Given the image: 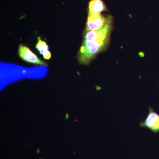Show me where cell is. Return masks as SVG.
Returning a JSON list of instances; mask_svg holds the SVG:
<instances>
[{"label":"cell","instance_id":"obj_1","mask_svg":"<svg viewBox=\"0 0 159 159\" xmlns=\"http://www.w3.org/2000/svg\"><path fill=\"white\" fill-rule=\"evenodd\" d=\"M110 40V39L84 41L77 55V59L80 64L88 65L99 53L107 48Z\"/></svg>","mask_w":159,"mask_h":159},{"label":"cell","instance_id":"obj_2","mask_svg":"<svg viewBox=\"0 0 159 159\" xmlns=\"http://www.w3.org/2000/svg\"><path fill=\"white\" fill-rule=\"evenodd\" d=\"M140 126L150 129L154 133H159V114L152 107H149L147 116L144 121L140 123Z\"/></svg>","mask_w":159,"mask_h":159},{"label":"cell","instance_id":"obj_3","mask_svg":"<svg viewBox=\"0 0 159 159\" xmlns=\"http://www.w3.org/2000/svg\"><path fill=\"white\" fill-rule=\"evenodd\" d=\"M20 57L24 61L38 65L48 66L47 63L39 58L28 47L20 44L18 50Z\"/></svg>","mask_w":159,"mask_h":159},{"label":"cell","instance_id":"obj_4","mask_svg":"<svg viewBox=\"0 0 159 159\" xmlns=\"http://www.w3.org/2000/svg\"><path fill=\"white\" fill-rule=\"evenodd\" d=\"M107 18L101 13H89L87 21L86 31H97L102 29L105 24Z\"/></svg>","mask_w":159,"mask_h":159},{"label":"cell","instance_id":"obj_5","mask_svg":"<svg viewBox=\"0 0 159 159\" xmlns=\"http://www.w3.org/2000/svg\"><path fill=\"white\" fill-rule=\"evenodd\" d=\"M107 10L106 6L102 0H91L89 3V13L100 14Z\"/></svg>","mask_w":159,"mask_h":159},{"label":"cell","instance_id":"obj_6","mask_svg":"<svg viewBox=\"0 0 159 159\" xmlns=\"http://www.w3.org/2000/svg\"><path fill=\"white\" fill-rule=\"evenodd\" d=\"M38 43L36 44V49L39 51L40 54H42L45 59L49 60L51 58V54L49 51L48 46L45 42L42 40L40 37L38 38Z\"/></svg>","mask_w":159,"mask_h":159}]
</instances>
